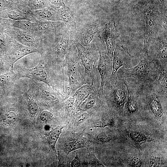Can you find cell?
<instances>
[{"label":"cell","instance_id":"obj_1","mask_svg":"<svg viewBox=\"0 0 167 167\" xmlns=\"http://www.w3.org/2000/svg\"><path fill=\"white\" fill-rule=\"evenodd\" d=\"M135 17L142 22L144 28L142 52L148 55L149 48L153 38L161 31H167V14L161 12L152 0L138 3L133 9Z\"/></svg>","mask_w":167,"mask_h":167},{"label":"cell","instance_id":"obj_2","mask_svg":"<svg viewBox=\"0 0 167 167\" xmlns=\"http://www.w3.org/2000/svg\"><path fill=\"white\" fill-rule=\"evenodd\" d=\"M161 69L156 61L148 55H144L136 66L128 69L121 67L116 74L127 85L139 88L154 82Z\"/></svg>","mask_w":167,"mask_h":167},{"label":"cell","instance_id":"obj_3","mask_svg":"<svg viewBox=\"0 0 167 167\" xmlns=\"http://www.w3.org/2000/svg\"><path fill=\"white\" fill-rule=\"evenodd\" d=\"M109 92L113 105L119 114L124 111V106L127 97V88L122 79L116 74L111 75L109 81Z\"/></svg>","mask_w":167,"mask_h":167},{"label":"cell","instance_id":"obj_4","mask_svg":"<svg viewBox=\"0 0 167 167\" xmlns=\"http://www.w3.org/2000/svg\"><path fill=\"white\" fill-rule=\"evenodd\" d=\"M148 55L156 61L161 69H167V32H158L153 38L150 45Z\"/></svg>","mask_w":167,"mask_h":167},{"label":"cell","instance_id":"obj_5","mask_svg":"<svg viewBox=\"0 0 167 167\" xmlns=\"http://www.w3.org/2000/svg\"><path fill=\"white\" fill-rule=\"evenodd\" d=\"M132 58L127 47L116 44L113 52L111 75H115L121 67L126 69L131 67Z\"/></svg>","mask_w":167,"mask_h":167},{"label":"cell","instance_id":"obj_6","mask_svg":"<svg viewBox=\"0 0 167 167\" xmlns=\"http://www.w3.org/2000/svg\"><path fill=\"white\" fill-rule=\"evenodd\" d=\"M118 36L116 24L113 20L105 25L100 35V38L105 43L107 55L111 59H113L116 40Z\"/></svg>","mask_w":167,"mask_h":167},{"label":"cell","instance_id":"obj_7","mask_svg":"<svg viewBox=\"0 0 167 167\" xmlns=\"http://www.w3.org/2000/svg\"><path fill=\"white\" fill-rule=\"evenodd\" d=\"M41 63L36 67L31 69L21 70L19 74L16 75L18 78L26 77L33 79L42 82L48 86L52 85L46 69L42 66Z\"/></svg>","mask_w":167,"mask_h":167},{"label":"cell","instance_id":"obj_8","mask_svg":"<svg viewBox=\"0 0 167 167\" xmlns=\"http://www.w3.org/2000/svg\"><path fill=\"white\" fill-rule=\"evenodd\" d=\"M126 84L127 88V97L124 106V112L126 114L130 115L135 113L138 110L139 93L138 88Z\"/></svg>","mask_w":167,"mask_h":167},{"label":"cell","instance_id":"obj_9","mask_svg":"<svg viewBox=\"0 0 167 167\" xmlns=\"http://www.w3.org/2000/svg\"><path fill=\"white\" fill-rule=\"evenodd\" d=\"M103 44L97 46L99 52V60L97 65V70L101 79L100 90L102 91L103 86L106 80L108 73V60L113 59L109 58L106 53Z\"/></svg>","mask_w":167,"mask_h":167},{"label":"cell","instance_id":"obj_10","mask_svg":"<svg viewBox=\"0 0 167 167\" xmlns=\"http://www.w3.org/2000/svg\"><path fill=\"white\" fill-rule=\"evenodd\" d=\"M73 42L78 51L81 62L85 70L92 71L93 68V60L90 50L81 44L78 40L75 39Z\"/></svg>","mask_w":167,"mask_h":167},{"label":"cell","instance_id":"obj_11","mask_svg":"<svg viewBox=\"0 0 167 167\" xmlns=\"http://www.w3.org/2000/svg\"><path fill=\"white\" fill-rule=\"evenodd\" d=\"M127 131L131 143L138 149L139 152L141 151V144L145 142L156 141L153 137L140 131L128 130Z\"/></svg>","mask_w":167,"mask_h":167},{"label":"cell","instance_id":"obj_12","mask_svg":"<svg viewBox=\"0 0 167 167\" xmlns=\"http://www.w3.org/2000/svg\"><path fill=\"white\" fill-rule=\"evenodd\" d=\"M58 14L61 20L67 27L68 30L71 33L77 31V26L73 13L68 7L65 6L60 7Z\"/></svg>","mask_w":167,"mask_h":167},{"label":"cell","instance_id":"obj_13","mask_svg":"<svg viewBox=\"0 0 167 167\" xmlns=\"http://www.w3.org/2000/svg\"><path fill=\"white\" fill-rule=\"evenodd\" d=\"M98 31V26L96 24H90L85 27L81 35V39L83 45H89Z\"/></svg>","mask_w":167,"mask_h":167},{"label":"cell","instance_id":"obj_14","mask_svg":"<svg viewBox=\"0 0 167 167\" xmlns=\"http://www.w3.org/2000/svg\"><path fill=\"white\" fill-rule=\"evenodd\" d=\"M29 47L20 45L16 47L11 54V66L13 69L14 63L22 57L29 54L36 52Z\"/></svg>","mask_w":167,"mask_h":167},{"label":"cell","instance_id":"obj_15","mask_svg":"<svg viewBox=\"0 0 167 167\" xmlns=\"http://www.w3.org/2000/svg\"><path fill=\"white\" fill-rule=\"evenodd\" d=\"M69 39V35H66L61 39L56 47V51L57 57L61 62H63L64 60Z\"/></svg>","mask_w":167,"mask_h":167},{"label":"cell","instance_id":"obj_16","mask_svg":"<svg viewBox=\"0 0 167 167\" xmlns=\"http://www.w3.org/2000/svg\"><path fill=\"white\" fill-rule=\"evenodd\" d=\"M35 12L39 18L47 21H56L60 19L54 11L49 8L37 10Z\"/></svg>","mask_w":167,"mask_h":167},{"label":"cell","instance_id":"obj_17","mask_svg":"<svg viewBox=\"0 0 167 167\" xmlns=\"http://www.w3.org/2000/svg\"><path fill=\"white\" fill-rule=\"evenodd\" d=\"M17 76L13 69L4 74L0 75V87L5 88L11 85L16 79Z\"/></svg>","mask_w":167,"mask_h":167},{"label":"cell","instance_id":"obj_18","mask_svg":"<svg viewBox=\"0 0 167 167\" xmlns=\"http://www.w3.org/2000/svg\"><path fill=\"white\" fill-rule=\"evenodd\" d=\"M68 75L70 86H73L77 82L78 75L76 64L72 61H71L68 64Z\"/></svg>","mask_w":167,"mask_h":167},{"label":"cell","instance_id":"obj_19","mask_svg":"<svg viewBox=\"0 0 167 167\" xmlns=\"http://www.w3.org/2000/svg\"><path fill=\"white\" fill-rule=\"evenodd\" d=\"M157 85L164 92H167V69H161L155 81Z\"/></svg>","mask_w":167,"mask_h":167},{"label":"cell","instance_id":"obj_20","mask_svg":"<svg viewBox=\"0 0 167 167\" xmlns=\"http://www.w3.org/2000/svg\"><path fill=\"white\" fill-rule=\"evenodd\" d=\"M63 127L55 129L49 135L48 138L49 145L53 150L56 152L55 145Z\"/></svg>","mask_w":167,"mask_h":167},{"label":"cell","instance_id":"obj_21","mask_svg":"<svg viewBox=\"0 0 167 167\" xmlns=\"http://www.w3.org/2000/svg\"><path fill=\"white\" fill-rule=\"evenodd\" d=\"M89 92L88 86L86 84L83 85L76 90L74 96L78 100L82 101L88 96Z\"/></svg>","mask_w":167,"mask_h":167},{"label":"cell","instance_id":"obj_22","mask_svg":"<svg viewBox=\"0 0 167 167\" xmlns=\"http://www.w3.org/2000/svg\"><path fill=\"white\" fill-rule=\"evenodd\" d=\"M15 26L25 30H30L34 28V24L30 21L24 20H16L13 24Z\"/></svg>","mask_w":167,"mask_h":167},{"label":"cell","instance_id":"obj_23","mask_svg":"<svg viewBox=\"0 0 167 167\" xmlns=\"http://www.w3.org/2000/svg\"><path fill=\"white\" fill-rule=\"evenodd\" d=\"M27 106L28 110L31 114H36L38 110V106L35 101L30 96L27 95Z\"/></svg>","mask_w":167,"mask_h":167},{"label":"cell","instance_id":"obj_24","mask_svg":"<svg viewBox=\"0 0 167 167\" xmlns=\"http://www.w3.org/2000/svg\"><path fill=\"white\" fill-rule=\"evenodd\" d=\"M28 4L31 8L36 10L44 8L47 5L45 0H30Z\"/></svg>","mask_w":167,"mask_h":167},{"label":"cell","instance_id":"obj_25","mask_svg":"<svg viewBox=\"0 0 167 167\" xmlns=\"http://www.w3.org/2000/svg\"><path fill=\"white\" fill-rule=\"evenodd\" d=\"M85 147L80 142L74 141L68 142L66 146V149L68 154L71 152L80 148Z\"/></svg>","mask_w":167,"mask_h":167},{"label":"cell","instance_id":"obj_26","mask_svg":"<svg viewBox=\"0 0 167 167\" xmlns=\"http://www.w3.org/2000/svg\"><path fill=\"white\" fill-rule=\"evenodd\" d=\"M20 40L29 45H33L35 43V38L32 36L26 33H21L19 35Z\"/></svg>","mask_w":167,"mask_h":167},{"label":"cell","instance_id":"obj_27","mask_svg":"<svg viewBox=\"0 0 167 167\" xmlns=\"http://www.w3.org/2000/svg\"><path fill=\"white\" fill-rule=\"evenodd\" d=\"M53 23L48 21H44L40 22L37 25V28L39 30L46 31L52 29Z\"/></svg>","mask_w":167,"mask_h":167},{"label":"cell","instance_id":"obj_28","mask_svg":"<svg viewBox=\"0 0 167 167\" xmlns=\"http://www.w3.org/2000/svg\"><path fill=\"white\" fill-rule=\"evenodd\" d=\"M127 161L129 165L131 167H140L142 165L141 160L137 157L133 156L129 158Z\"/></svg>","mask_w":167,"mask_h":167},{"label":"cell","instance_id":"obj_29","mask_svg":"<svg viewBox=\"0 0 167 167\" xmlns=\"http://www.w3.org/2000/svg\"><path fill=\"white\" fill-rule=\"evenodd\" d=\"M7 16L9 18L15 20H25L26 19L22 14L15 11H11L7 13Z\"/></svg>","mask_w":167,"mask_h":167},{"label":"cell","instance_id":"obj_30","mask_svg":"<svg viewBox=\"0 0 167 167\" xmlns=\"http://www.w3.org/2000/svg\"><path fill=\"white\" fill-rule=\"evenodd\" d=\"M160 157L151 156L149 159V166L151 167H159L161 164Z\"/></svg>","mask_w":167,"mask_h":167},{"label":"cell","instance_id":"obj_31","mask_svg":"<svg viewBox=\"0 0 167 167\" xmlns=\"http://www.w3.org/2000/svg\"><path fill=\"white\" fill-rule=\"evenodd\" d=\"M97 140L103 143H107L111 140L109 137L104 133H101L98 134L96 136Z\"/></svg>","mask_w":167,"mask_h":167},{"label":"cell","instance_id":"obj_32","mask_svg":"<svg viewBox=\"0 0 167 167\" xmlns=\"http://www.w3.org/2000/svg\"><path fill=\"white\" fill-rule=\"evenodd\" d=\"M51 114L50 112L46 110L43 111L41 113L40 118L43 122H46L50 118Z\"/></svg>","mask_w":167,"mask_h":167},{"label":"cell","instance_id":"obj_33","mask_svg":"<svg viewBox=\"0 0 167 167\" xmlns=\"http://www.w3.org/2000/svg\"><path fill=\"white\" fill-rule=\"evenodd\" d=\"M49 1L54 7L60 8L65 6L63 0H48Z\"/></svg>","mask_w":167,"mask_h":167},{"label":"cell","instance_id":"obj_34","mask_svg":"<svg viewBox=\"0 0 167 167\" xmlns=\"http://www.w3.org/2000/svg\"><path fill=\"white\" fill-rule=\"evenodd\" d=\"M110 125V124L104 121L96 122L93 124V126L95 128H104Z\"/></svg>","mask_w":167,"mask_h":167},{"label":"cell","instance_id":"obj_35","mask_svg":"<svg viewBox=\"0 0 167 167\" xmlns=\"http://www.w3.org/2000/svg\"><path fill=\"white\" fill-rule=\"evenodd\" d=\"M7 118L8 121L11 123H12L15 121L17 118V116L14 112L11 111L7 113Z\"/></svg>","mask_w":167,"mask_h":167},{"label":"cell","instance_id":"obj_36","mask_svg":"<svg viewBox=\"0 0 167 167\" xmlns=\"http://www.w3.org/2000/svg\"><path fill=\"white\" fill-rule=\"evenodd\" d=\"M74 98L73 97H70L67 101L66 106L68 111H71L73 109L74 104Z\"/></svg>","mask_w":167,"mask_h":167},{"label":"cell","instance_id":"obj_37","mask_svg":"<svg viewBox=\"0 0 167 167\" xmlns=\"http://www.w3.org/2000/svg\"><path fill=\"white\" fill-rule=\"evenodd\" d=\"M89 117V115L86 113H84L79 115L77 119L78 123L80 124L86 121Z\"/></svg>","mask_w":167,"mask_h":167},{"label":"cell","instance_id":"obj_38","mask_svg":"<svg viewBox=\"0 0 167 167\" xmlns=\"http://www.w3.org/2000/svg\"><path fill=\"white\" fill-rule=\"evenodd\" d=\"M95 101L94 100H91L87 102L86 105V108L89 109L92 108L94 105Z\"/></svg>","mask_w":167,"mask_h":167},{"label":"cell","instance_id":"obj_39","mask_svg":"<svg viewBox=\"0 0 167 167\" xmlns=\"http://www.w3.org/2000/svg\"><path fill=\"white\" fill-rule=\"evenodd\" d=\"M79 165V163L78 160L76 158L73 159L71 164V167H78Z\"/></svg>","mask_w":167,"mask_h":167},{"label":"cell","instance_id":"obj_40","mask_svg":"<svg viewBox=\"0 0 167 167\" xmlns=\"http://www.w3.org/2000/svg\"><path fill=\"white\" fill-rule=\"evenodd\" d=\"M5 41L3 37L0 35V46L2 47L4 46Z\"/></svg>","mask_w":167,"mask_h":167},{"label":"cell","instance_id":"obj_41","mask_svg":"<svg viewBox=\"0 0 167 167\" xmlns=\"http://www.w3.org/2000/svg\"><path fill=\"white\" fill-rule=\"evenodd\" d=\"M2 62V58L1 54H0V65H1Z\"/></svg>","mask_w":167,"mask_h":167}]
</instances>
